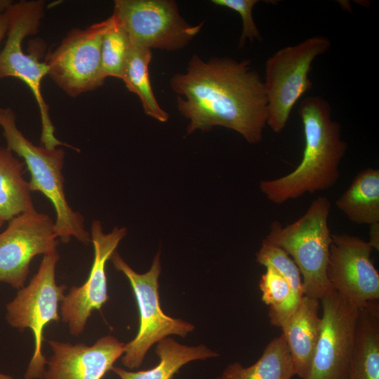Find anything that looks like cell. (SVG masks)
<instances>
[{"mask_svg":"<svg viewBox=\"0 0 379 379\" xmlns=\"http://www.w3.org/2000/svg\"><path fill=\"white\" fill-rule=\"evenodd\" d=\"M170 84L178 95L179 112L190 121L188 134L219 126L237 132L249 143L261 141L267 98L263 81L250 60L213 58L205 62L194 54L186 72L174 74Z\"/></svg>","mask_w":379,"mask_h":379,"instance_id":"6da1fadb","label":"cell"},{"mask_svg":"<svg viewBox=\"0 0 379 379\" xmlns=\"http://www.w3.org/2000/svg\"><path fill=\"white\" fill-rule=\"evenodd\" d=\"M298 113L305 138L300 164L286 175L260 182L261 192L276 204L332 187L339 179V166L347 149L327 100L317 95L305 97Z\"/></svg>","mask_w":379,"mask_h":379,"instance_id":"7a4b0ae2","label":"cell"},{"mask_svg":"<svg viewBox=\"0 0 379 379\" xmlns=\"http://www.w3.org/2000/svg\"><path fill=\"white\" fill-rule=\"evenodd\" d=\"M0 125L7 147L23 159L29 172L31 191L41 192L52 203L56 214L54 228L58 239L65 244L72 238L85 244L91 242L84 217L71 208L65 196L62 173L65 157L63 148L48 149L34 145L17 127L15 114L10 108H5Z\"/></svg>","mask_w":379,"mask_h":379,"instance_id":"3957f363","label":"cell"},{"mask_svg":"<svg viewBox=\"0 0 379 379\" xmlns=\"http://www.w3.org/2000/svg\"><path fill=\"white\" fill-rule=\"evenodd\" d=\"M331 208L328 198L319 196L294 222L282 227L273 222L266 237L286 252L298 267L304 295L319 300L333 291L327 276L332 242L328 224Z\"/></svg>","mask_w":379,"mask_h":379,"instance_id":"277c9868","label":"cell"},{"mask_svg":"<svg viewBox=\"0 0 379 379\" xmlns=\"http://www.w3.org/2000/svg\"><path fill=\"white\" fill-rule=\"evenodd\" d=\"M45 1L22 0L13 3L6 11L8 18L7 39L0 51V79L14 77L29 88L38 105L41 122V143L48 149L60 145L79 151L70 145L59 140L55 135L49 107L41 91V83L48 74L46 63L41 62L34 53H25L22 48L23 40L39 31L44 16Z\"/></svg>","mask_w":379,"mask_h":379,"instance_id":"5b68a950","label":"cell"},{"mask_svg":"<svg viewBox=\"0 0 379 379\" xmlns=\"http://www.w3.org/2000/svg\"><path fill=\"white\" fill-rule=\"evenodd\" d=\"M330 40L317 35L282 48L266 61L263 81L267 107V125L276 133L286 126L298 100L312 88L309 78L314 59L326 53Z\"/></svg>","mask_w":379,"mask_h":379,"instance_id":"8992f818","label":"cell"},{"mask_svg":"<svg viewBox=\"0 0 379 379\" xmlns=\"http://www.w3.org/2000/svg\"><path fill=\"white\" fill-rule=\"evenodd\" d=\"M60 258L57 251L44 255L37 272L28 285L20 288L6 305V319L20 331L29 328L34 349L25 379L44 378L47 360L43 354L44 331L51 322H58L59 305L67 286L55 281V267Z\"/></svg>","mask_w":379,"mask_h":379,"instance_id":"52a82bcc","label":"cell"},{"mask_svg":"<svg viewBox=\"0 0 379 379\" xmlns=\"http://www.w3.org/2000/svg\"><path fill=\"white\" fill-rule=\"evenodd\" d=\"M160 253L152 262L150 270L144 274L135 272L114 251L111 260L114 268L128 279L135 295L140 317L136 336L125 345L123 364L130 369L139 368L149 347L169 335L185 337L194 326L180 319L166 315L159 304L158 278L161 272Z\"/></svg>","mask_w":379,"mask_h":379,"instance_id":"ba28073f","label":"cell"},{"mask_svg":"<svg viewBox=\"0 0 379 379\" xmlns=\"http://www.w3.org/2000/svg\"><path fill=\"white\" fill-rule=\"evenodd\" d=\"M112 22L111 15L85 29H72L47 54L44 60L48 67L47 75L69 96L77 97L104 84L101 44Z\"/></svg>","mask_w":379,"mask_h":379,"instance_id":"9c48e42d","label":"cell"},{"mask_svg":"<svg viewBox=\"0 0 379 379\" xmlns=\"http://www.w3.org/2000/svg\"><path fill=\"white\" fill-rule=\"evenodd\" d=\"M112 15L126 32L131 46L150 50L182 48L204 24L187 23L175 1L169 0H116Z\"/></svg>","mask_w":379,"mask_h":379,"instance_id":"30bf717a","label":"cell"},{"mask_svg":"<svg viewBox=\"0 0 379 379\" xmlns=\"http://www.w3.org/2000/svg\"><path fill=\"white\" fill-rule=\"evenodd\" d=\"M320 301L321 331L305 379H348L358 307L334 290Z\"/></svg>","mask_w":379,"mask_h":379,"instance_id":"8fae6325","label":"cell"},{"mask_svg":"<svg viewBox=\"0 0 379 379\" xmlns=\"http://www.w3.org/2000/svg\"><path fill=\"white\" fill-rule=\"evenodd\" d=\"M58 244L54 222L46 214L34 211L8 220L0 233V283L24 287L32 260L57 251Z\"/></svg>","mask_w":379,"mask_h":379,"instance_id":"7c38bea8","label":"cell"},{"mask_svg":"<svg viewBox=\"0 0 379 379\" xmlns=\"http://www.w3.org/2000/svg\"><path fill=\"white\" fill-rule=\"evenodd\" d=\"M327 276L333 290L358 307L379 299V274L367 241L332 234Z\"/></svg>","mask_w":379,"mask_h":379,"instance_id":"4fadbf2b","label":"cell"},{"mask_svg":"<svg viewBox=\"0 0 379 379\" xmlns=\"http://www.w3.org/2000/svg\"><path fill=\"white\" fill-rule=\"evenodd\" d=\"M126 233L125 227H118L105 233L99 220L92 222L90 234L94 259L88 277L82 285L71 288L60 306L62 320L72 335L82 333L92 312L100 310L108 300L106 264Z\"/></svg>","mask_w":379,"mask_h":379,"instance_id":"5bb4252c","label":"cell"},{"mask_svg":"<svg viewBox=\"0 0 379 379\" xmlns=\"http://www.w3.org/2000/svg\"><path fill=\"white\" fill-rule=\"evenodd\" d=\"M53 352L47 360L45 379H102L125 352V343L112 335L99 338L93 345L49 340Z\"/></svg>","mask_w":379,"mask_h":379,"instance_id":"9a60e30c","label":"cell"},{"mask_svg":"<svg viewBox=\"0 0 379 379\" xmlns=\"http://www.w3.org/2000/svg\"><path fill=\"white\" fill-rule=\"evenodd\" d=\"M319 307V300L303 295L295 312L281 328L295 375L301 379H305L309 373L319 337L321 325Z\"/></svg>","mask_w":379,"mask_h":379,"instance_id":"2e32d148","label":"cell"},{"mask_svg":"<svg viewBox=\"0 0 379 379\" xmlns=\"http://www.w3.org/2000/svg\"><path fill=\"white\" fill-rule=\"evenodd\" d=\"M348 379H379V303L358 307Z\"/></svg>","mask_w":379,"mask_h":379,"instance_id":"e0dca14e","label":"cell"},{"mask_svg":"<svg viewBox=\"0 0 379 379\" xmlns=\"http://www.w3.org/2000/svg\"><path fill=\"white\" fill-rule=\"evenodd\" d=\"M335 205L353 223L379 222V170L366 168L359 172Z\"/></svg>","mask_w":379,"mask_h":379,"instance_id":"ac0fdd59","label":"cell"},{"mask_svg":"<svg viewBox=\"0 0 379 379\" xmlns=\"http://www.w3.org/2000/svg\"><path fill=\"white\" fill-rule=\"evenodd\" d=\"M13 153L0 147V219L4 222L36 211L29 182L22 177L25 164Z\"/></svg>","mask_w":379,"mask_h":379,"instance_id":"d6986e66","label":"cell"},{"mask_svg":"<svg viewBox=\"0 0 379 379\" xmlns=\"http://www.w3.org/2000/svg\"><path fill=\"white\" fill-rule=\"evenodd\" d=\"M155 352L159 357V363L151 369L133 372L114 366L112 371L121 379H171L190 361L218 356L216 352L204 345L189 347L178 343L171 338L159 341Z\"/></svg>","mask_w":379,"mask_h":379,"instance_id":"ffe728a7","label":"cell"},{"mask_svg":"<svg viewBox=\"0 0 379 379\" xmlns=\"http://www.w3.org/2000/svg\"><path fill=\"white\" fill-rule=\"evenodd\" d=\"M295 375L289 350L282 333L271 340L253 365L229 364L215 379H291Z\"/></svg>","mask_w":379,"mask_h":379,"instance_id":"44dd1931","label":"cell"},{"mask_svg":"<svg viewBox=\"0 0 379 379\" xmlns=\"http://www.w3.org/2000/svg\"><path fill=\"white\" fill-rule=\"evenodd\" d=\"M152 57L150 49L131 46L121 80L129 91L138 96L147 116L165 122L168 114L159 106L150 83L149 65Z\"/></svg>","mask_w":379,"mask_h":379,"instance_id":"7402d4cb","label":"cell"},{"mask_svg":"<svg viewBox=\"0 0 379 379\" xmlns=\"http://www.w3.org/2000/svg\"><path fill=\"white\" fill-rule=\"evenodd\" d=\"M259 287L262 300L269 307L272 325L282 328L297 310L302 298L298 296L287 281L272 266H266Z\"/></svg>","mask_w":379,"mask_h":379,"instance_id":"603a6c76","label":"cell"},{"mask_svg":"<svg viewBox=\"0 0 379 379\" xmlns=\"http://www.w3.org/2000/svg\"><path fill=\"white\" fill-rule=\"evenodd\" d=\"M112 15L113 22L102 40L101 69L105 79H121L131 44L126 32Z\"/></svg>","mask_w":379,"mask_h":379,"instance_id":"cb8c5ba5","label":"cell"},{"mask_svg":"<svg viewBox=\"0 0 379 379\" xmlns=\"http://www.w3.org/2000/svg\"><path fill=\"white\" fill-rule=\"evenodd\" d=\"M256 261L265 267L272 266L287 281L298 296L303 297L300 272L292 258L281 248L264 239L256 254Z\"/></svg>","mask_w":379,"mask_h":379,"instance_id":"d4e9b609","label":"cell"},{"mask_svg":"<svg viewBox=\"0 0 379 379\" xmlns=\"http://www.w3.org/2000/svg\"><path fill=\"white\" fill-rule=\"evenodd\" d=\"M257 0H212L217 6L225 7L239 13L242 20V32L239 41V47L244 45L246 40L253 42L261 41L262 37L253 18V9Z\"/></svg>","mask_w":379,"mask_h":379,"instance_id":"484cf974","label":"cell"},{"mask_svg":"<svg viewBox=\"0 0 379 379\" xmlns=\"http://www.w3.org/2000/svg\"><path fill=\"white\" fill-rule=\"evenodd\" d=\"M369 228V240L367 241L373 249L379 250V222L372 224Z\"/></svg>","mask_w":379,"mask_h":379,"instance_id":"4316f807","label":"cell"},{"mask_svg":"<svg viewBox=\"0 0 379 379\" xmlns=\"http://www.w3.org/2000/svg\"><path fill=\"white\" fill-rule=\"evenodd\" d=\"M8 28V18L5 13L0 15V43L6 35Z\"/></svg>","mask_w":379,"mask_h":379,"instance_id":"83f0119b","label":"cell"},{"mask_svg":"<svg viewBox=\"0 0 379 379\" xmlns=\"http://www.w3.org/2000/svg\"><path fill=\"white\" fill-rule=\"evenodd\" d=\"M13 4L11 0H0V15L5 13Z\"/></svg>","mask_w":379,"mask_h":379,"instance_id":"f1b7e54d","label":"cell"},{"mask_svg":"<svg viewBox=\"0 0 379 379\" xmlns=\"http://www.w3.org/2000/svg\"><path fill=\"white\" fill-rule=\"evenodd\" d=\"M0 379H14L11 375L5 374L0 371Z\"/></svg>","mask_w":379,"mask_h":379,"instance_id":"f546056e","label":"cell"},{"mask_svg":"<svg viewBox=\"0 0 379 379\" xmlns=\"http://www.w3.org/2000/svg\"><path fill=\"white\" fill-rule=\"evenodd\" d=\"M5 112V108L0 107V121Z\"/></svg>","mask_w":379,"mask_h":379,"instance_id":"4dcf8cb0","label":"cell"},{"mask_svg":"<svg viewBox=\"0 0 379 379\" xmlns=\"http://www.w3.org/2000/svg\"><path fill=\"white\" fill-rule=\"evenodd\" d=\"M4 221L0 219V228L4 225Z\"/></svg>","mask_w":379,"mask_h":379,"instance_id":"1f68e13d","label":"cell"}]
</instances>
